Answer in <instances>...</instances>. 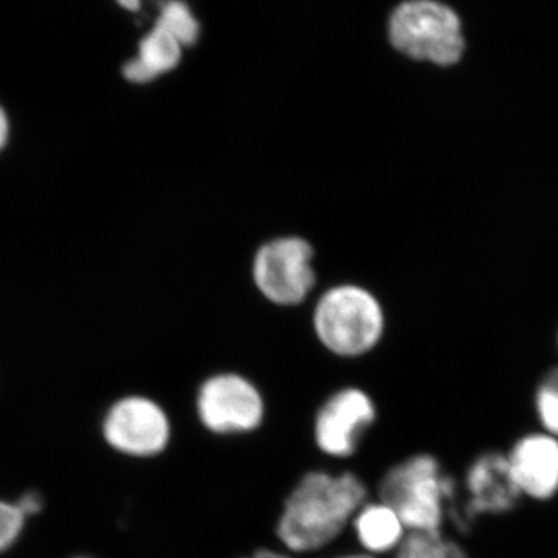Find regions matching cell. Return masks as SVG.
I'll use <instances>...</instances> for the list:
<instances>
[{"label": "cell", "mask_w": 558, "mask_h": 558, "mask_svg": "<svg viewBox=\"0 0 558 558\" xmlns=\"http://www.w3.org/2000/svg\"><path fill=\"white\" fill-rule=\"evenodd\" d=\"M11 137V121L7 110L0 106V153L7 148Z\"/></svg>", "instance_id": "obj_18"}, {"label": "cell", "mask_w": 558, "mask_h": 558, "mask_svg": "<svg viewBox=\"0 0 558 558\" xmlns=\"http://www.w3.org/2000/svg\"><path fill=\"white\" fill-rule=\"evenodd\" d=\"M314 329L323 347L333 354L359 357L376 348L384 336V307L362 286H336L318 300Z\"/></svg>", "instance_id": "obj_3"}, {"label": "cell", "mask_w": 558, "mask_h": 558, "mask_svg": "<svg viewBox=\"0 0 558 558\" xmlns=\"http://www.w3.org/2000/svg\"><path fill=\"white\" fill-rule=\"evenodd\" d=\"M248 558H290L284 556V554L275 553V550L263 549L258 550V553L253 554L252 557Z\"/></svg>", "instance_id": "obj_19"}, {"label": "cell", "mask_w": 558, "mask_h": 558, "mask_svg": "<svg viewBox=\"0 0 558 558\" xmlns=\"http://www.w3.org/2000/svg\"><path fill=\"white\" fill-rule=\"evenodd\" d=\"M535 410L543 432L558 439V368L549 371L539 384Z\"/></svg>", "instance_id": "obj_15"}, {"label": "cell", "mask_w": 558, "mask_h": 558, "mask_svg": "<svg viewBox=\"0 0 558 558\" xmlns=\"http://www.w3.org/2000/svg\"><path fill=\"white\" fill-rule=\"evenodd\" d=\"M182 54V44L159 24H154L153 31L140 40L137 57L124 64L123 76L134 84L153 83L178 68Z\"/></svg>", "instance_id": "obj_11"}, {"label": "cell", "mask_w": 558, "mask_h": 558, "mask_svg": "<svg viewBox=\"0 0 558 558\" xmlns=\"http://www.w3.org/2000/svg\"><path fill=\"white\" fill-rule=\"evenodd\" d=\"M354 527L363 548L377 554L399 548L407 531L395 510L389 509L384 502L365 506L359 510Z\"/></svg>", "instance_id": "obj_12"}, {"label": "cell", "mask_w": 558, "mask_h": 558, "mask_svg": "<svg viewBox=\"0 0 558 558\" xmlns=\"http://www.w3.org/2000/svg\"><path fill=\"white\" fill-rule=\"evenodd\" d=\"M202 424L218 435L247 433L258 428L264 402L255 385L238 374L209 377L197 396Z\"/></svg>", "instance_id": "obj_8"}, {"label": "cell", "mask_w": 558, "mask_h": 558, "mask_svg": "<svg viewBox=\"0 0 558 558\" xmlns=\"http://www.w3.org/2000/svg\"><path fill=\"white\" fill-rule=\"evenodd\" d=\"M523 498L510 469L508 454H481L465 475L464 498L451 502V520L459 529L472 526L478 515H501L519 506Z\"/></svg>", "instance_id": "obj_7"}, {"label": "cell", "mask_w": 558, "mask_h": 558, "mask_svg": "<svg viewBox=\"0 0 558 558\" xmlns=\"http://www.w3.org/2000/svg\"><path fill=\"white\" fill-rule=\"evenodd\" d=\"M376 418V407L368 395L349 388L337 392L319 410L315 439L330 457L348 458L357 450L360 435Z\"/></svg>", "instance_id": "obj_9"}, {"label": "cell", "mask_w": 558, "mask_h": 558, "mask_svg": "<svg viewBox=\"0 0 558 558\" xmlns=\"http://www.w3.org/2000/svg\"><path fill=\"white\" fill-rule=\"evenodd\" d=\"M396 558H469L458 543L440 532H410L398 548Z\"/></svg>", "instance_id": "obj_13"}, {"label": "cell", "mask_w": 558, "mask_h": 558, "mask_svg": "<svg viewBox=\"0 0 558 558\" xmlns=\"http://www.w3.org/2000/svg\"><path fill=\"white\" fill-rule=\"evenodd\" d=\"M521 495L548 501L558 494V439L531 433L517 440L508 454Z\"/></svg>", "instance_id": "obj_10"}, {"label": "cell", "mask_w": 558, "mask_h": 558, "mask_svg": "<svg viewBox=\"0 0 558 558\" xmlns=\"http://www.w3.org/2000/svg\"><path fill=\"white\" fill-rule=\"evenodd\" d=\"M253 281L278 306H296L314 289V248L299 236L278 238L264 244L253 259Z\"/></svg>", "instance_id": "obj_5"}, {"label": "cell", "mask_w": 558, "mask_h": 558, "mask_svg": "<svg viewBox=\"0 0 558 558\" xmlns=\"http://www.w3.org/2000/svg\"><path fill=\"white\" fill-rule=\"evenodd\" d=\"M337 558H373L369 556H344V557H337Z\"/></svg>", "instance_id": "obj_21"}, {"label": "cell", "mask_w": 558, "mask_h": 558, "mask_svg": "<svg viewBox=\"0 0 558 558\" xmlns=\"http://www.w3.org/2000/svg\"><path fill=\"white\" fill-rule=\"evenodd\" d=\"M25 519L14 502L0 499V554L10 549L24 531Z\"/></svg>", "instance_id": "obj_16"}, {"label": "cell", "mask_w": 558, "mask_h": 558, "mask_svg": "<svg viewBox=\"0 0 558 558\" xmlns=\"http://www.w3.org/2000/svg\"><path fill=\"white\" fill-rule=\"evenodd\" d=\"M101 429L109 447L134 458L156 457L167 449L171 436L167 413L143 396L117 400L102 418Z\"/></svg>", "instance_id": "obj_6"}, {"label": "cell", "mask_w": 558, "mask_h": 558, "mask_svg": "<svg viewBox=\"0 0 558 558\" xmlns=\"http://www.w3.org/2000/svg\"><path fill=\"white\" fill-rule=\"evenodd\" d=\"M458 495L453 478L438 459L417 454L396 465L379 486L380 502L395 510L410 532H440L444 517Z\"/></svg>", "instance_id": "obj_2"}, {"label": "cell", "mask_w": 558, "mask_h": 558, "mask_svg": "<svg viewBox=\"0 0 558 558\" xmlns=\"http://www.w3.org/2000/svg\"><path fill=\"white\" fill-rule=\"evenodd\" d=\"M124 10L138 11L142 7V0H117Z\"/></svg>", "instance_id": "obj_20"}, {"label": "cell", "mask_w": 558, "mask_h": 558, "mask_svg": "<svg viewBox=\"0 0 558 558\" xmlns=\"http://www.w3.org/2000/svg\"><path fill=\"white\" fill-rule=\"evenodd\" d=\"M156 24L170 32L182 44L183 49L193 47L199 40V21L193 16L189 3L183 0H165L160 5Z\"/></svg>", "instance_id": "obj_14"}, {"label": "cell", "mask_w": 558, "mask_h": 558, "mask_svg": "<svg viewBox=\"0 0 558 558\" xmlns=\"http://www.w3.org/2000/svg\"><path fill=\"white\" fill-rule=\"evenodd\" d=\"M389 44L414 61L449 68L465 50L457 11L438 0H405L388 21Z\"/></svg>", "instance_id": "obj_4"}, {"label": "cell", "mask_w": 558, "mask_h": 558, "mask_svg": "<svg viewBox=\"0 0 558 558\" xmlns=\"http://www.w3.org/2000/svg\"><path fill=\"white\" fill-rule=\"evenodd\" d=\"M75 558H92V557H75Z\"/></svg>", "instance_id": "obj_22"}, {"label": "cell", "mask_w": 558, "mask_h": 558, "mask_svg": "<svg viewBox=\"0 0 558 558\" xmlns=\"http://www.w3.org/2000/svg\"><path fill=\"white\" fill-rule=\"evenodd\" d=\"M14 505L17 506V509L21 510L25 519H31V517L36 515V513L43 510L44 498L38 492H27V494L22 495Z\"/></svg>", "instance_id": "obj_17"}, {"label": "cell", "mask_w": 558, "mask_h": 558, "mask_svg": "<svg viewBox=\"0 0 558 558\" xmlns=\"http://www.w3.org/2000/svg\"><path fill=\"white\" fill-rule=\"evenodd\" d=\"M365 499V484L354 473H307L286 501L278 537L295 553L325 548L357 515Z\"/></svg>", "instance_id": "obj_1"}]
</instances>
